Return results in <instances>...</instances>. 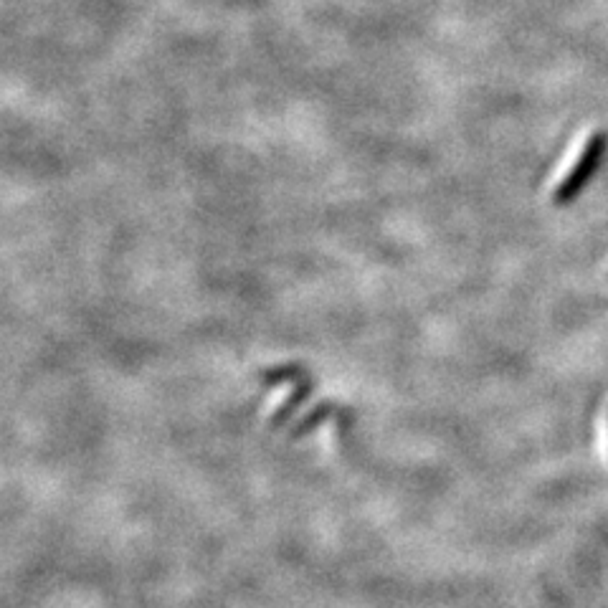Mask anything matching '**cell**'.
<instances>
[{"instance_id": "7a4b0ae2", "label": "cell", "mask_w": 608, "mask_h": 608, "mask_svg": "<svg viewBox=\"0 0 608 608\" xmlns=\"http://www.w3.org/2000/svg\"><path fill=\"white\" fill-rule=\"evenodd\" d=\"M312 396V380H297V386L292 388V393L287 396V401L279 403V408L272 416V426H282L287 418H292L297 413L299 406H304V401Z\"/></svg>"}, {"instance_id": "277c9868", "label": "cell", "mask_w": 608, "mask_h": 608, "mask_svg": "<svg viewBox=\"0 0 608 608\" xmlns=\"http://www.w3.org/2000/svg\"><path fill=\"white\" fill-rule=\"evenodd\" d=\"M304 375L307 373H304L299 365H282V368L261 373V383H266V386H279V383H289V380H302Z\"/></svg>"}, {"instance_id": "3957f363", "label": "cell", "mask_w": 608, "mask_h": 608, "mask_svg": "<svg viewBox=\"0 0 608 608\" xmlns=\"http://www.w3.org/2000/svg\"><path fill=\"white\" fill-rule=\"evenodd\" d=\"M330 416H332V403H317L310 413H304V416L299 418L297 429L292 431V436L294 439H299V436H304V434H312V431H315L317 426H320L322 421Z\"/></svg>"}, {"instance_id": "6da1fadb", "label": "cell", "mask_w": 608, "mask_h": 608, "mask_svg": "<svg viewBox=\"0 0 608 608\" xmlns=\"http://www.w3.org/2000/svg\"><path fill=\"white\" fill-rule=\"evenodd\" d=\"M606 152H608V132L603 130L591 132V135L586 137V142H583L581 152H578L576 163L570 165L568 173H565L563 178L558 180V185H555L553 196H550L555 206L558 208L570 206V203L581 196L583 190L588 188V183H591V180L596 178L598 170H601Z\"/></svg>"}, {"instance_id": "5b68a950", "label": "cell", "mask_w": 608, "mask_h": 608, "mask_svg": "<svg viewBox=\"0 0 608 608\" xmlns=\"http://www.w3.org/2000/svg\"><path fill=\"white\" fill-rule=\"evenodd\" d=\"M606 424H608V416H606Z\"/></svg>"}]
</instances>
